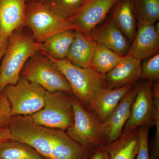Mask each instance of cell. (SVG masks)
<instances>
[{
	"instance_id": "obj_31",
	"label": "cell",
	"mask_w": 159,
	"mask_h": 159,
	"mask_svg": "<svg viewBox=\"0 0 159 159\" xmlns=\"http://www.w3.org/2000/svg\"><path fill=\"white\" fill-rule=\"evenodd\" d=\"M10 140H11V136L9 126L0 129V147Z\"/></svg>"
},
{
	"instance_id": "obj_24",
	"label": "cell",
	"mask_w": 159,
	"mask_h": 159,
	"mask_svg": "<svg viewBox=\"0 0 159 159\" xmlns=\"http://www.w3.org/2000/svg\"><path fill=\"white\" fill-rule=\"evenodd\" d=\"M84 0H41L43 4L54 14L69 20L79 11Z\"/></svg>"
},
{
	"instance_id": "obj_21",
	"label": "cell",
	"mask_w": 159,
	"mask_h": 159,
	"mask_svg": "<svg viewBox=\"0 0 159 159\" xmlns=\"http://www.w3.org/2000/svg\"><path fill=\"white\" fill-rule=\"evenodd\" d=\"M75 31H64L47 39L40 43V52L55 59H65L74 39Z\"/></svg>"
},
{
	"instance_id": "obj_25",
	"label": "cell",
	"mask_w": 159,
	"mask_h": 159,
	"mask_svg": "<svg viewBox=\"0 0 159 159\" xmlns=\"http://www.w3.org/2000/svg\"><path fill=\"white\" fill-rule=\"evenodd\" d=\"M138 24H155L159 19V0H134Z\"/></svg>"
},
{
	"instance_id": "obj_16",
	"label": "cell",
	"mask_w": 159,
	"mask_h": 159,
	"mask_svg": "<svg viewBox=\"0 0 159 159\" xmlns=\"http://www.w3.org/2000/svg\"><path fill=\"white\" fill-rule=\"evenodd\" d=\"M141 61L126 55L122 61L106 75L107 87L117 89L134 85L142 79Z\"/></svg>"
},
{
	"instance_id": "obj_15",
	"label": "cell",
	"mask_w": 159,
	"mask_h": 159,
	"mask_svg": "<svg viewBox=\"0 0 159 159\" xmlns=\"http://www.w3.org/2000/svg\"><path fill=\"white\" fill-rule=\"evenodd\" d=\"M26 0H0V34L9 39L24 26Z\"/></svg>"
},
{
	"instance_id": "obj_33",
	"label": "cell",
	"mask_w": 159,
	"mask_h": 159,
	"mask_svg": "<svg viewBox=\"0 0 159 159\" xmlns=\"http://www.w3.org/2000/svg\"><path fill=\"white\" fill-rule=\"evenodd\" d=\"M26 1L27 3H33L40 2L41 0H26Z\"/></svg>"
},
{
	"instance_id": "obj_23",
	"label": "cell",
	"mask_w": 159,
	"mask_h": 159,
	"mask_svg": "<svg viewBox=\"0 0 159 159\" xmlns=\"http://www.w3.org/2000/svg\"><path fill=\"white\" fill-rule=\"evenodd\" d=\"M0 159H45L30 146L10 140L0 147Z\"/></svg>"
},
{
	"instance_id": "obj_1",
	"label": "cell",
	"mask_w": 159,
	"mask_h": 159,
	"mask_svg": "<svg viewBox=\"0 0 159 159\" xmlns=\"http://www.w3.org/2000/svg\"><path fill=\"white\" fill-rule=\"evenodd\" d=\"M40 43L24 31H15L8 39L0 67V93L18 81L27 61L40 51Z\"/></svg>"
},
{
	"instance_id": "obj_8",
	"label": "cell",
	"mask_w": 159,
	"mask_h": 159,
	"mask_svg": "<svg viewBox=\"0 0 159 159\" xmlns=\"http://www.w3.org/2000/svg\"><path fill=\"white\" fill-rule=\"evenodd\" d=\"M9 127L11 140L30 146L45 159H51L52 129L38 125L30 116H12Z\"/></svg>"
},
{
	"instance_id": "obj_4",
	"label": "cell",
	"mask_w": 159,
	"mask_h": 159,
	"mask_svg": "<svg viewBox=\"0 0 159 159\" xmlns=\"http://www.w3.org/2000/svg\"><path fill=\"white\" fill-rule=\"evenodd\" d=\"M74 117L67 134L85 147L97 148L107 145L102 123L93 111L84 108L77 98L72 97Z\"/></svg>"
},
{
	"instance_id": "obj_17",
	"label": "cell",
	"mask_w": 159,
	"mask_h": 159,
	"mask_svg": "<svg viewBox=\"0 0 159 159\" xmlns=\"http://www.w3.org/2000/svg\"><path fill=\"white\" fill-rule=\"evenodd\" d=\"M97 45L90 34L75 30L74 39L66 58L80 67L91 68L92 59Z\"/></svg>"
},
{
	"instance_id": "obj_3",
	"label": "cell",
	"mask_w": 159,
	"mask_h": 159,
	"mask_svg": "<svg viewBox=\"0 0 159 159\" xmlns=\"http://www.w3.org/2000/svg\"><path fill=\"white\" fill-rule=\"evenodd\" d=\"M61 91L47 92L45 103L38 111L30 115L38 125L46 128L66 130L73 124L72 97Z\"/></svg>"
},
{
	"instance_id": "obj_7",
	"label": "cell",
	"mask_w": 159,
	"mask_h": 159,
	"mask_svg": "<svg viewBox=\"0 0 159 159\" xmlns=\"http://www.w3.org/2000/svg\"><path fill=\"white\" fill-rule=\"evenodd\" d=\"M3 92L10 103L11 116H15L31 115L43 108L48 91L21 77L15 84L7 86Z\"/></svg>"
},
{
	"instance_id": "obj_11",
	"label": "cell",
	"mask_w": 159,
	"mask_h": 159,
	"mask_svg": "<svg viewBox=\"0 0 159 159\" xmlns=\"http://www.w3.org/2000/svg\"><path fill=\"white\" fill-rule=\"evenodd\" d=\"M127 55L142 61L159 53V23L138 24L137 32Z\"/></svg>"
},
{
	"instance_id": "obj_10",
	"label": "cell",
	"mask_w": 159,
	"mask_h": 159,
	"mask_svg": "<svg viewBox=\"0 0 159 159\" xmlns=\"http://www.w3.org/2000/svg\"><path fill=\"white\" fill-rule=\"evenodd\" d=\"M118 0H84L79 11L70 21L77 31L90 34L91 31L103 21Z\"/></svg>"
},
{
	"instance_id": "obj_2",
	"label": "cell",
	"mask_w": 159,
	"mask_h": 159,
	"mask_svg": "<svg viewBox=\"0 0 159 159\" xmlns=\"http://www.w3.org/2000/svg\"><path fill=\"white\" fill-rule=\"evenodd\" d=\"M45 55L64 75L70 85L72 93L89 110L97 94L107 88L106 75L99 74L91 68H84L75 65L66 58L55 59Z\"/></svg>"
},
{
	"instance_id": "obj_30",
	"label": "cell",
	"mask_w": 159,
	"mask_h": 159,
	"mask_svg": "<svg viewBox=\"0 0 159 159\" xmlns=\"http://www.w3.org/2000/svg\"><path fill=\"white\" fill-rule=\"evenodd\" d=\"M90 159H109V155L106 145L97 147Z\"/></svg>"
},
{
	"instance_id": "obj_12",
	"label": "cell",
	"mask_w": 159,
	"mask_h": 159,
	"mask_svg": "<svg viewBox=\"0 0 159 159\" xmlns=\"http://www.w3.org/2000/svg\"><path fill=\"white\" fill-rule=\"evenodd\" d=\"M90 34L97 44L105 46L122 57L127 55L130 46L129 41L109 14L92 30Z\"/></svg>"
},
{
	"instance_id": "obj_19",
	"label": "cell",
	"mask_w": 159,
	"mask_h": 159,
	"mask_svg": "<svg viewBox=\"0 0 159 159\" xmlns=\"http://www.w3.org/2000/svg\"><path fill=\"white\" fill-rule=\"evenodd\" d=\"M109 15L129 42H132L137 29L134 0H118Z\"/></svg>"
},
{
	"instance_id": "obj_26",
	"label": "cell",
	"mask_w": 159,
	"mask_h": 159,
	"mask_svg": "<svg viewBox=\"0 0 159 159\" xmlns=\"http://www.w3.org/2000/svg\"><path fill=\"white\" fill-rule=\"evenodd\" d=\"M142 78L154 82L159 80V54L144 60L141 64Z\"/></svg>"
},
{
	"instance_id": "obj_5",
	"label": "cell",
	"mask_w": 159,
	"mask_h": 159,
	"mask_svg": "<svg viewBox=\"0 0 159 159\" xmlns=\"http://www.w3.org/2000/svg\"><path fill=\"white\" fill-rule=\"evenodd\" d=\"M21 73L23 77L37 84L48 92L72 93L70 85L64 75L40 51L29 58Z\"/></svg>"
},
{
	"instance_id": "obj_27",
	"label": "cell",
	"mask_w": 159,
	"mask_h": 159,
	"mask_svg": "<svg viewBox=\"0 0 159 159\" xmlns=\"http://www.w3.org/2000/svg\"><path fill=\"white\" fill-rule=\"evenodd\" d=\"M149 126H142L138 129L139 145L135 159H151L148 151V132Z\"/></svg>"
},
{
	"instance_id": "obj_29",
	"label": "cell",
	"mask_w": 159,
	"mask_h": 159,
	"mask_svg": "<svg viewBox=\"0 0 159 159\" xmlns=\"http://www.w3.org/2000/svg\"><path fill=\"white\" fill-rule=\"evenodd\" d=\"M155 107L154 124L156 125L153 149L151 159H159V98H153Z\"/></svg>"
},
{
	"instance_id": "obj_13",
	"label": "cell",
	"mask_w": 159,
	"mask_h": 159,
	"mask_svg": "<svg viewBox=\"0 0 159 159\" xmlns=\"http://www.w3.org/2000/svg\"><path fill=\"white\" fill-rule=\"evenodd\" d=\"M137 89V85H134L121 99L110 116L102 122L107 145L116 140L122 134L124 125L130 115Z\"/></svg>"
},
{
	"instance_id": "obj_18",
	"label": "cell",
	"mask_w": 159,
	"mask_h": 159,
	"mask_svg": "<svg viewBox=\"0 0 159 159\" xmlns=\"http://www.w3.org/2000/svg\"><path fill=\"white\" fill-rule=\"evenodd\" d=\"M134 85L117 89L108 87L99 92L91 102L89 110L93 111L101 122H103L113 112L126 93Z\"/></svg>"
},
{
	"instance_id": "obj_22",
	"label": "cell",
	"mask_w": 159,
	"mask_h": 159,
	"mask_svg": "<svg viewBox=\"0 0 159 159\" xmlns=\"http://www.w3.org/2000/svg\"><path fill=\"white\" fill-rule=\"evenodd\" d=\"M123 57L97 44L91 63V68L99 74H106L119 64Z\"/></svg>"
},
{
	"instance_id": "obj_6",
	"label": "cell",
	"mask_w": 159,
	"mask_h": 159,
	"mask_svg": "<svg viewBox=\"0 0 159 159\" xmlns=\"http://www.w3.org/2000/svg\"><path fill=\"white\" fill-rule=\"evenodd\" d=\"M24 26L31 30L33 38L39 43L61 32L77 30L73 23L58 17L40 2L27 3Z\"/></svg>"
},
{
	"instance_id": "obj_20",
	"label": "cell",
	"mask_w": 159,
	"mask_h": 159,
	"mask_svg": "<svg viewBox=\"0 0 159 159\" xmlns=\"http://www.w3.org/2000/svg\"><path fill=\"white\" fill-rule=\"evenodd\" d=\"M138 129L123 132L116 140L106 145L109 159H135L139 145Z\"/></svg>"
},
{
	"instance_id": "obj_9",
	"label": "cell",
	"mask_w": 159,
	"mask_h": 159,
	"mask_svg": "<svg viewBox=\"0 0 159 159\" xmlns=\"http://www.w3.org/2000/svg\"><path fill=\"white\" fill-rule=\"evenodd\" d=\"M152 83L146 80L137 85L136 96L122 132L154 124L155 107L152 93Z\"/></svg>"
},
{
	"instance_id": "obj_14",
	"label": "cell",
	"mask_w": 159,
	"mask_h": 159,
	"mask_svg": "<svg viewBox=\"0 0 159 159\" xmlns=\"http://www.w3.org/2000/svg\"><path fill=\"white\" fill-rule=\"evenodd\" d=\"M51 159H88L92 148L85 147L69 136L65 131L52 129Z\"/></svg>"
},
{
	"instance_id": "obj_32",
	"label": "cell",
	"mask_w": 159,
	"mask_h": 159,
	"mask_svg": "<svg viewBox=\"0 0 159 159\" xmlns=\"http://www.w3.org/2000/svg\"><path fill=\"white\" fill-rule=\"evenodd\" d=\"M8 41V38L0 34V62L6 51Z\"/></svg>"
},
{
	"instance_id": "obj_28",
	"label": "cell",
	"mask_w": 159,
	"mask_h": 159,
	"mask_svg": "<svg viewBox=\"0 0 159 159\" xmlns=\"http://www.w3.org/2000/svg\"><path fill=\"white\" fill-rule=\"evenodd\" d=\"M11 117L10 103L3 92L0 93V129L9 126Z\"/></svg>"
}]
</instances>
